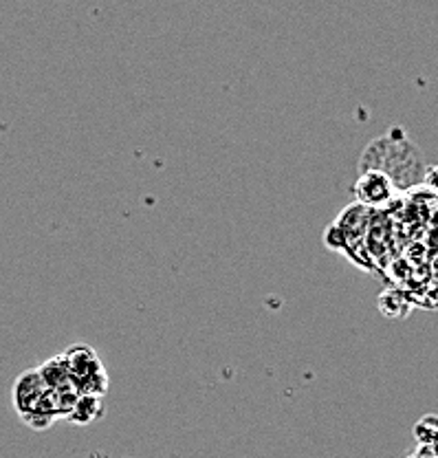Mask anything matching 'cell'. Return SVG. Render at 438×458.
Masks as SVG:
<instances>
[{
  "mask_svg": "<svg viewBox=\"0 0 438 458\" xmlns=\"http://www.w3.org/2000/svg\"><path fill=\"white\" fill-rule=\"evenodd\" d=\"M64 360L80 394H95V397L106 394L108 375L93 348L87 344L71 346L69 351H64Z\"/></svg>",
  "mask_w": 438,
  "mask_h": 458,
  "instance_id": "2",
  "label": "cell"
},
{
  "mask_svg": "<svg viewBox=\"0 0 438 458\" xmlns=\"http://www.w3.org/2000/svg\"><path fill=\"white\" fill-rule=\"evenodd\" d=\"M12 401L18 417L33 429H49L62 419L58 394L45 384L38 369L18 375L12 390Z\"/></svg>",
  "mask_w": 438,
  "mask_h": 458,
  "instance_id": "1",
  "label": "cell"
},
{
  "mask_svg": "<svg viewBox=\"0 0 438 458\" xmlns=\"http://www.w3.org/2000/svg\"><path fill=\"white\" fill-rule=\"evenodd\" d=\"M414 438L418 441L421 447H432L438 441V417H423L421 421L414 426Z\"/></svg>",
  "mask_w": 438,
  "mask_h": 458,
  "instance_id": "5",
  "label": "cell"
},
{
  "mask_svg": "<svg viewBox=\"0 0 438 458\" xmlns=\"http://www.w3.org/2000/svg\"><path fill=\"white\" fill-rule=\"evenodd\" d=\"M432 450H434V452H436V456H438V441L434 443V445H432Z\"/></svg>",
  "mask_w": 438,
  "mask_h": 458,
  "instance_id": "8",
  "label": "cell"
},
{
  "mask_svg": "<svg viewBox=\"0 0 438 458\" xmlns=\"http://www.w3.org/2000/svg\"><path fill=\"white\" fill-rule=\"evenodd\" d=\"M352 192H355L357 203L364 205V208L383 209L399 197V185L383 170L368 168L366 172H361Z\"/></svg>",
  "mask_w": 438,
  "mask_h": 458,
  "instance_id": "3",
  "label": "cell"
},
{
  "mask_svg": "<svg viewBox=\"0 0 438 458\" xmlns=\"http://www.w3.org/2000/svg\"><path fill=\"white\" fill-rule=\"evenodd\" d=\"M423 185H427V188L438 192V165L425 170V174H423Z\"/></svg>",
  "mask_w": 438,
  "mask_h": 458,
  "instance_id": "6",
  "label": "cell"
},
{
  "mask_svg": "<svg viewBox=\"0 0 438 458\" xmlns=\"http://www.w3.org/2000/svg\"><path fill=\"white\" fill-rule=\"evenodd\" d=\"M406 458H438L436 452L432 450V447H418L417 452H412V454L406 456Z\"/></svg>",
  "mask_w": 438,
  "mask_h": 458,
  "instance_id": "7",
  "label": "cell"
},
{
  "mask_svg": "<svg viewBox=\"0 0 438 458\" xmlns=\"http://www.w3.org/2000/svg\"><path fill=\"white\" fill-rule=\"evenodd\" d=\"M104 397H95V394H80L78 403L73 405L71 414L66 417V421L78 423V426H88L95 419H99L104 414Z\"/></svg>",
  "mask_w": 438,
  "mask_h": 458,
  "instance_id": "4",
  "label": "cell"
}]
</instances>
